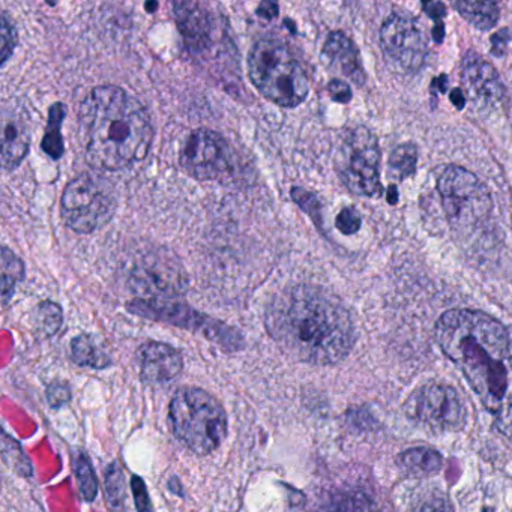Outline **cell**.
<instances>
[{
    "label": "cell",
    "instance_id": "cell-1",
    "mask_svg": "<svg viewBox=\"0 0 512 512\" xmlns=\"http://www.w3.org/2000/svg\"><path fill=\"white\" fill-rule=\"evenodd\" d=\"M436 340L464 374L503 436L512 440V334L494 317L455 308L436 323Z\"/></svg>",
    "mask_w": 512,
    "mask_h": 512
},
{
    "label": "cell",
    "instance_id": "cell-2",
    "mask_svg": "<svg viewBox=\"0 0 512 512\" xmlns=\"http://www.w3.org/2000/svg\"><path fill=\"white\" fill-rule=\"evenodd\" d=\"M272 340L296 361L334 365L356 341V328L343 302L323 287L296 284L272 298L265 311Z\"/></svg>",
    "mask_w": 512,
    "mask_h": 512
},
{
    "label": "cell",
    "instance_id": "cell-3",
    "mask_svg": "<svg viewBox=\"0 0 512 512\" xmlns=\"http://www.w3.org/2000/svg\"><path fill=\"white\" fill-rule=\"evenodd\" d=\"M80 140L86 160L107 172L136 166L148 157L154 125L142 103L119 86L92 89L80 104Z\"/></svg>",
    "mask_w": 512,
    "mask_h": 512
},
{
    "label": "cell",
    "instance_id": "cell-4",
    "mask_svg": "<svg viewBox=\"0 0 512 512\" xmlns=\"http://www.w3.org/2000/svg\"><path fill=\"white\" fill-rule=\"evenodd\" d=\"M248 73L259 94L284 109L301 106L310 94L307 73L283 41H257L248 55Z\"/></svg>",
    "mask_w": 512,
    "mask_h": 512
},
{
    "label": "cell",
    "instance_id": "cell-5",
    "mask_svg": "<svg viewBox=\"0 0 512 512\" xmlns=\"http://www.w3.org/2000/svg\"><path fill=\"white\" fill-rule=\"evenodd\" d=\"M169 421L176 439L197 455L220 448L227 437L229 422L220 401L205 389L185 386L173 395Z\"/></svg>",
    "mask_w": 512,
    "mask_h": 512
},
{
    "label": "cell",
    "instance_id": "cell-6",
    "mask_svg": "<svg viewBox=\"0 0 512 512\" xmlns=\"http://www.w3.org/2000/svg\"><path fill=\"white\" fill-rule=\"evenodd\" d=\"M446 220L458 232H472L490 220L493 199L487 185L460 166H446L437 178Z\"/></svg>",
    "mask_w": 512,
    "mask_h": 512
},
{
    "label": "cell",
    "instance_id": "cell-7",
    "mask_svg": "<svg viewBox=\"0 0 512 512\" xmlns=\"http://www.w3.org/2000/svg\"><path fill=\"white\" fill-rule=\"evenodd\" d=\"M115 190L103 176L82 173L68 182L61 197V217L73 232L89 235L115 217Z\"/></svg>",
    "mask_w": 512,
    "mask_h": 512
},
{
    "label": "cell",
    "instance_id": "cell-8",
    "mask_svg": "<svg viewBox=\"0 0 512 512\" xmlns=\"http://www.w3.org/2000/svg\"><path fill=\"white\" fill-rule=\"evenodd\" d=\"M334 164L338 178L350 193L362 197L382 194L379 140L368 128L356 127L344 136Z\"/></svg>",
    "mask_w": 512,
    "mask_h": 512
},
{
    "label": "cell",
    "instance_id": "cell-9",
    "mask_svg": "<svg viewBox=\"0 0 512 512\" xmlns=\"http://www.w3.org/2000/svg\"><path fill=\"white\" fill-rule=\"evenodd\" d=\"M128 310L145 319L170 323V325L202 334L227 352H236L244 347V338L238 329L199 313L176 299H154V301L134 299L128 304Z\"/></svg>",
    "mask_w": 512,
    "mask_h": 512
},
{
    "label": "cell",
    "instance_id": "cell-10",
    "mask_svg": "<svg viewBox=\"0 0 512 512\" xmlns=\"http://www.w3.org/2000/svg\"><path fill=\"white\" fill-rule=\"evenodd\" d=\"M404 413L428 433H455L466 425V407L460 394L442 382H428L412 392Z\"/></svg>",
    "mask_w": 512,
    "mask_h": 512
},
{
    "label": "cell",
    "instance_id": "cell-11",
    "mask_svg": "<svg viewBox=\"0 0 512 512\" xmlns=\"http://www.w3.org/2000/svg\"><path fill=\"white\" fill-rule=\"evenodd\" d=\"M179 164L197 181L227 182L235 173V155L220 133L200 128L185 139Z\"/></svg>",
    "mask_w": 512,
    "mask_h": 512
},
{
    "label": "cell",
    "instance_id": "cell-12",
    "mask_svg": "<svg viewBox=\"0 0 512 512\" xmlns=\"http://www.w3.org/2000/svg\"><path fill=\"white\" fill-rule=\"evenodd\" d=\"M131 290L137 299H178L188 289L182 263L169 251L155 250L143 254L130 274Z\"/></svg>",
    "mask_w": 512,
    "mask_h": 512
},
{
    "label": "cell",
    "instance_id": "cell-13",
    "mask_svg": "<svg viewBox=\"0 0 512 512\" xmlns=\"http://www.w3.org/2000/svg\"><path fill=\"white\" fill-rule=\"evenodd\" d=\"M380 46L386 58L401 70H421L428 55V41L416 17L394 13L380 29Z\"/></svg>",
    "mask_w": 512,
    "mask_h": 512
},
{
    "label": "cell",
    "instance_id": "cell-14",
    "mask_svg": "<svg viewBox=\"0 0 512 512\" xmlns=\"http://www.w3.org/2000/svg\"><path fill=\"white\" fill-rule=\"evenodd\" d=\"M461 85L470 103L481 110H496L506 98V89L496 68L478 53L469 52L461 62Z\"/></svg>",
    "mask_w": 512,
    "mask_h": 512
},
{
    "label": "cell",
    "instance_id": "cell-15",
    "mask_svg": "<svg viewBox=\"0 0 512 512\" xmlns=\"http://www.w3.org/2000/svg\"><path fill=\"white\" fill-rule=\"evenodd\" d=\"M31 148L29 116L22 107H5L2 115V167L16 170L28 157Z\"/></svg>",
    "mask_w": 512,
    "mask_h": 512
},
{
    "label": "cell",
    "instance_id": "cell-16",
    "mask_svg": "<svg viewBox=\"0 0 512 512\" xmlns=\"http://www.w3.org/2000/svg\"><path fill=\"white\" fill-rule=\"evenodd\" d=\"M140 376L148 385H167L181 374L184 368L182 355L166 343L149 341L139 349Z\"/></svg>",
    "mask_w": 512,
    "mask_h": 512
},
{
    "label": "cell",
    "instance_id": "cell-17",
    "mask_svg": "<svg viewBox=\"0 0 512 512\" xmlns=\"http://www.w3.org/2000/svg\"><path fill=\"white\" fill-rule=\"evenodd\" d=\"M175 17L190 52L203 53L211 46L215 23L214 16L206 5L178 2L175 4Z\"/></svg>",
    "mask_w": 512,
    "mask_h": 512
},
{
    "label": "cell",
    "instance_id": "cell-18",
    "mask_svg": "<svg viewBox=\"0 0 512 512\" xmlns=\"http://www.w3.org/2000/svg\"><path fill=\"white\" fill-rule=\"evenodd\" d=\"M322 58L331 70L337 71L355 85L362 86L367 80L358 49L343 32L329 34L323 46Z\"/></svg>",
    "mask_w": 512,
    "mask_h": 512
},
{
    "label": "cell",
    "instance_id": "cell-19",
    "mask_svg": "<svg viewBox=\"0 0 512 512\" xmlns=\"http://www.w3.org/2000/svg\"><path fill=\"white\" fill-rule=\"evenodd\" d=\"M398 466L407 475L415 478H424V476H433L442 469L443 458L436 449L431 448H412L401 452L397 458Z\"/></svg>",
    "mask_w": 512,
    "mask_h": 512
},
{
    "label": "cell",
    "instance_id": "cell-20",
    "mask_svg": "<svg viewBox=\"0 0 512 512\" xmlns=\"http://www.w3.org/2000/svg\"><path fill=\"white\" fill-rule=\"evenodd\" d=\"M71 356L73 361L82 367L103 370L112 365L109 350L101 343L100 338L91 334L79 335L71 341Z\"/></svg>",
    "mask_w": 512,
    "mask_h": 512
},
{
    "label": "cell",
    "instance_id": "cell-21",
    "mask_svg": "<svg viewBox=\"0 0 512 512\" xmlns=\"http://www.w3.org/2000/svg\"><path fill=\"white\" fill-rule=\"evenodd\" d=\"M455 10L466 19L470 25L479 31H490L499 22L500 10L496 2H455Z\"/></svg>",
    "mask_w": 512,
    "mask_h": 512
},
{
    "label": "cell",
    "instance_id": "cell-22",
    "mask_svg": "<svg viewBox=\"0 0 512 512\" xmlns=\"http://www.w3.org/2000/svg\"><path fill=\"white\" fill-rule=\"evenodd\" d=\"M2 305L7 307L13 296L16 295L17 284L25 280L26 268L23 260L8 247H2Z\"/></svg>",
    "mask_w": 512,
    "mask_h": 512
},
{
    "label": "cell",
    "instance_id": "cell-23",
    "mask_svg": "<svg viewBox=\"0 0 512 512\" xmlns=\"http://www.w3.org/2000/svg\"><path fill=\"white\" fill-rule=\"evenodd\" d=\"M67 116V107L65 104L56 103L50 107L49 119H47L46 134H44L41 148L44 154L49 155L52 160H61L64 155V137H62L61 128Z\"/></svg>",
    "mask_w": 512,
    "mask_h": 512
},
{
    "label": "cell",
    "instance_id": "cell-24",
    "mask_svg": "<svg viewBox=\"0 0 512 512\" xmlns=\"http://www.w3.org/2000/svg\"><path fill=\"white\" fill-rule=\"evenodd\" d=\"M418 164V148L413 143L397 146L389 157V176L406 179L412 176Z\"/></svg>",
    "mask_w": 512,
    "mask_h": 512
},
{
    "label": "cell",
    "instance_id": "cell-25",
    "mask_svg": "<svg viewBox=\"0 0 512 512\" xmlns=\"http://www.w3.org/2000/svg\"><path fill=\"white\" fill-rule=\"evenodd\" d=\"M74 470H76L80 494L86 502H92L97 497L98 481L91 460L85 452H74Z\"/></svg>",
    "mask_w": 512,
    "mask_h": 512
},
{
    "label": "cell",
    "instance_id": "cell-26",
    "mask_svg": "<svg viewBox=\"0 0 512 512\" xmlns=\"http://www.w3.org/2000/svg\"><path fill=\"white\" fill-rule=\"evenodd\" d=\"M62 323H64V313L56 302L44 301L38 305L35 310V325H37L38 334L43 337H53L62 328Z\"/></svg>",
    "mask_w": 512,
    "mask_h": 512
},
{
    "label": "cell",
    "instance_id": "cell-27",
    "mask_svg": "<svg viewBox=\"0 0 512 512\" xmlns=\"http://www.w3.org/2000/svg\"><path fill=\"white\" fill-rule=\"evenodd\" d=\"M292 199L298 203L302 211L307 212L313 218L316 226L322 229V205H320L316 194L310 193V191L304 190V188L296 187L292 188Z\"/></svg>",
    "mask_w": 512,
    "mask_h": 512
},
{
    "label": "cell",
    "instance_id": "cell-28",
    "mask_svg": "<svg viewBox=\"0 0 512 512\" xmlns=\"http://www.w3.org/2000/svg\"><path fill=\"white\" fill-rule=\"evenodd\" d=\"M0 35H2V43H0V61L2 65L7 64L8 59L13 56L16 49L19 35H17L16 26L11 22L7 13H2V25H0Z\"/></svg>",
    "mask_w": 512,
    "mask_h": 512
},
{
    "label": "cell",
    "instance_id": "cell-29",
    "mask_svg": "<svg viewBox=\"0 0 512 512\" xmlns=\"http://www.w3.org/2000/svg\"><path fill=\"white\" fill-rule=\"evenodd\" d=\"M4 457H11V466L14 467L16 472H19L22 476H29L32 473V466L29 463L28 457L23 454L22 448H20L19 443L16 440L11 439L8 434H4Z\"/></svg>",
    "mask_w": 512,
    "mask_h": 512
},
{
    "label": "cell",
    "instance_id": "cell-30",
    "mask_svg": "<svg viewBox=\"0 0 512 512\" xmlns=\"http://www.w3.org/2000/svg\"><path fill=\"white\" fill-rule=\"evenodd\" d=\"M106 491L113 505L124 500V473L116 463L110 464L109 469L106 470Z\"/></svg>",
    "mask_w": 512,
    "mask_h": 512
},
{
    "label": "cell",
    "instance_id": "cell-31",
    "mask_svg": "<svg viewBox=\"0 0 512 512\" xmlns=\"http://www.w3.org/2000/svg\"><path fill=\"white\" fill-rule=\"evenodd\" d=\"M361 215L355 208L341 209L340 214L337 215L335 226L340 230L343 235H355L361 229Z\"/></svg>",
    "mask_w": 512,
    "mask_h": 512
},
{
    "label": "cell",
    "instance_id": "cell-32",
    "mask_svg": "<svg viewBox=\"0 0 512 512\" xmlns=\"http://www.w3.org/2000/svg\"><path fill=\"white\" fill-rule=\"evenodd\" d=\"M131 490H133L137 512H154L148 488H146L145 481L140 476L134 475L131 478Z\"/></svg>",
    "mask_w": 512,
    "mask_h": 512
},
{
    "label": "cell",
    "instance_id": "cell-33",
    "mask_svg": "<svg viewBox=\"0 0 512 512\" xmlns=\"http://www.w3.org/2000/svg\"><path fill=\"white\" fill-rule=\"evenodd\" d=\"M47 398H49V403L52 407L65 406L71 400L70 388L64 385V383H52L49 389H47Z\"/></svg>",
    "mask_w": 512,
    "mask_h": 512
},
{
    "label": "cell",
    "instance_id": "cell-34",
    "mask_svg": "<svg viewBox=\"0 0 512 512\" xmlns=\"http://www.w3.org/2000/svg\"><path fill=\"white\" fill-rule=\"evenodd\" d=\"M332 512H371V508L365 497L352 496L341 500Z\"/></svg>",
    "mask_w": 512,
    "mask_h": 512
},
{
    "label": "cell",
    "instance_id": "cell-35",
    "mask_svg": "<svg viewBox=\"0 0 512 512\" xmlns=\"http://www.w3.org/2000/svg\"><path fill=\"white\" fill-rule=\"evenodd\" d=\"M328 91L331 94L332 100L337 101V103L346 104L352 100V89L343 80H331L328 85Z\"/></svg>",
    "mask_w": 512,
    "mask_h": 512
},
{
    "label": "cell",
    "instance_id": "cell-36",
    "mask_svg": "<svg viewBox=\"0 0 512 512\" xmlns=\"http://www.w3.org/2000/svg\"><path fill=\"white\" fill-rule=\"evenodd\" d=\"M413 512H454V509L445 499L434 497V499L424 500Z\"/></svg>",
    "mask_w": 512,
    "mask_h": 512
},
{
    "label": "cell",
    "instance_id": "cell-37",
    "mask_svg": "<svg viewBox=\"0 0 512 512\" xmlns=\"http://www.w3.org/2000/svg\"><path fill=\"white\" fill-rule=\"evenodd\" d=\"M422 8L428 16L433 17L437 22H440L439 19H442L446 13L445 5L439 4V2H427V4H422Z\"/></svg>",
    "mask_w": 512,
    "mask_h": 512
},
{
    "label": "cell",
    "instance_id": "cell-38",
    "mask_svg": "<svg viewBox=\"0 0 512 512\" xmlns=\"http://www.w3.org/2000/svg\"><path fill=\"white\" fill-rule=\"evenodd\" d=\"M257 16L262 17V19L272 20L278 16V5L274 4V2H263L259 8H257Z\"/></svg>",
    "mask_w": 512,
    "mask_h": 512
},
{
    "label": "cell",
    "instance_id": "cell-39",
    "mask_svg": "<svg viewBox=\"0 0 512 512\" xmlns=\"http://www.w3.org/2000/svg\"><path fill=\"white\" fill-rule=\"evenodd\" d=\"M493 53L496 55L497 49H500V56L505 52L506 44H508L509 37H502V34H496L493 37Z\"/></svg>",
    "mask_w": 512,
    "mask_h": 512
},
{
    "label": "cell",
    "instance_id": "cell-40",
    "mask_svg": "<svg viewBox=\"0 0 512 512\" xmlns=\"http://www.w3.org/2000/svg\"><path fill=\"white\" fill-rule=\"evenodd\" d=\"M466 95H464V92L461 91V89H454L451 94V101L455 104V107L457 109H463L464 104H466Z\"/></svg>",
    "mask_w": 512,
    "mask_h": 512
},
{
    "label": "cell",
    "instance_id": "cell-41",
    "mask_svg": "<svg viewBox=\"0 0 512 512\" xmlns=\"http://www.w3.org/2000/svg\"><path fill=\"white\" fill-rule=\"evenodd\" d=\"M388 202L391 203V205H395V203L398 202L397 187H395V185H391V187H389Z\"/></svg>",
    "mask_w": 512,
    "mask_h": 512
},
{
    "label": "cell",
    "instance_id": "cell-42",
    "mask_svg": "<svg viewBox=\"0 0 512 512\" xmlns=\"http://www.w3.org/2000/svg\"><path fill=\"white\" fill-rule=\"evenodd\" d=\"M145 7L148 8L149 13H152V11H154L155 8L158 7V5L157 4H146Z\"/></svg>",
    "mask_w": 512,
    "mask_h": 512
},
{
    "label": "cell",
    "instance_id": "cell-43",
    "mask_svg": "<svg viewBox=\"0 0 512 512\" xmlns=\"http://www.w3.org/2000/svg\"><path fill=\"white\" fill-rule=\"evenodd\" d=\"M482 512H494L493 508H484L482 509Z\"/></svg>",
    "mask_w": 512,
    "mask_h": 512
}]
</instances>
